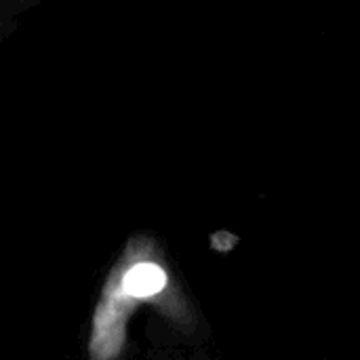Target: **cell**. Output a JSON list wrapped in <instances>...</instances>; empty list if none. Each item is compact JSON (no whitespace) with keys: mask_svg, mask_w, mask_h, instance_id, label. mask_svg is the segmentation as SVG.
Instances as JSON below:
<instances>
[{"mask_svg":"<svg viewBox=\"0 0 360 360\" xmlns=\"http://www.w3.org/2000/svg\"><path fill=\"white\" fill-rule=\"evenodd\" d=\"M167 287V274L152 262H139L122 276V291L131 297H152Z\"/></svg>","mask_w":360,"mask_h":360,"instance_id":"cell-1","label":"cell"},{"mask_svg":"<svg viewBox=\"0 0 360 360\" xmlns=\"http://www.w3.org/2000/svg\"><path fill=\"white\" fill-rule=\"evenodd\" d=\"M236 243H238V236H236V234H230V232H217V234H213V238H211L213 249L219 251V253L232 251V249L236 247Z\"/></svg>","mask_w":360,"mask_h":360,"instance_id":"cell-2","label":"cell"}]
</instances>
